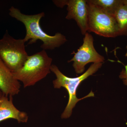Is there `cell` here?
Instances as JSON below:
<instances>
[{
	"label": "cell",
	"instance_id": "3957f363",
	"mask_svg": "<svg viewBox=\"0 0 127 127\" xmlns=\"http://www.w3.org/2000/svg\"><path fill=\"white\" fill-rule=\"evenodd\" d=\"M52 59L45 50L29 56L23 66L12 72L14 77L23 83L25 88L34 86L51 72Z\"/></svg>",
	"mask_w": 127,
	"mask_h": 127
},
{
	"label": "cell",
	"instance_id": "9c48e42d",
	"mask_svg": "<svg viewBox=\"0 0 127 127\" xmlns=\"http://www.w3.org/2000/svg\"><path fill=\"white\" fill-rule=\"evenodd\" d=\"M20 82L0 59V89L5 96H14L20 92Z\"/></svg>",
	"mask_w": 127,
	"mask_h": 127
},
{
	"label": "cell",
	"instance_id": "4fadbf2b",
	"mask_svg": "<svg viewBox=\"0 0 127 127\" xmlns=\"http://www.w3.org/2000/svg\"><path fill=\"white\" fill-rule=\"evenodd\" d=\"M53 2L57 7L63 8L66 5L68 0H53Z\"/></svg>",
	"mask_w": 127,
	"mask_h": 127
},
{
	"label": "cell",
	"instance_id": "30bf717a",
	"mask_svg": "<svg viewBox=\"0 0 127 127\" xmlns=\"http://www.w3.org/2000/svg\"><path fill=\"white\" fill-rule=\"evenodd\" d=\"M87 1L113 16L119 6L123 4V0H87Z\"/></svg>",
	"mask_w": 127,
	"mask_h": 127
},
{
	"label": "cell",
	"instance_id": "277c9868",
	"mask_svg": "<svg viewBox=\"0 0 127 127\" xmlns=\"http://www.w3.org/2000/svg\"><path fill=\"white\" fill-rule=\"evenodd\" d=\"M24 39H15L6 31L0 39V59L14 72L23 66L28 57Z\"/></svg>",
	"mask_w": 127,
	"mask_h": 127
},
{
	"label": "cell",
	"instance_id": "8fae6325",
	"mask_svg": "<svg viewBox=\"0 0 127 127\" xmlns=\"http://www.w3.org/2000/svg\"><path fill=\"white\" fill-rule=\"evenodd\" d=\"M113 16L118 26L119 36H127V5H121Z\"/></svg>",
	"mask_w": 127,
	"mask_h": 127
},
{
	"label": "cell",
	"instance_id": "52a82bcc",
	"mask_svg": "<svg viewBox=\"0 0 127 127\" xmlns=\"http://www.w3.org/2000/svg\"><path fill=\"white\" fill-rule=\"evenodd\" d=\"M67 20H74L84 35L88 32V7L86 0H68L67 4Z\"/></svg>",
	"mask_w": 127,
	"mask_h": 127
},
{
	"label": "cell",
	"instance_id": "5b68a950",
	"mask_svg": "<svg viewBox=\"0 0 127 127\" xmlns=\"http://www.w3.org/2000/svg\"><path fill=\"white\" fill-rule=\"evenodd\" d=\"M87 3L89 11L88 32L106 37L119 36L118 26L114 17Z\"/></svg>",
	"mask_w": 127,
	"mask_h": 127
},
{
	"label": "cell",
	"instance_id": "7a4b0ae2",
	"mask_svg": "<svg viewBox=\"0 0 127 127\" xmlns=\"http://www.w3.org/2000/svg\"><path fill=\"white\" fill-rule=\"evenodd\" d=\"M102 64V63H93L83 74L80 76L75 78L66 76L60 71L56 65L53 64L52 65L51 71L56 77V78L53 81L54 88L60 89L62 87L64 88L67 91L69 96L68 103L61 115L62 119L70 117L72 113L73 109L79 101L86 98L94 96V93L91 91L86 96L82 98H78L77 91L81 82L89 76L96 72L101 67Z\"/></svg>",
	"mask_w": 127,
	"mask_h": 127
},
{
	"label": "cell",
	"instance_id": "9a60e30c",
	"mask_svg": "<svg viewBox=\"0 0 127 127\" xmlns=\"http://www.w3.org/2000/svg\"><path fill=\"white\" fill-rule=\"evenodd\" d=\"M123 3L124 4L127 5V0H123Z\"/></svg>",
	"mask_w": 127,
	"mask_h": 127
},
{
	"label": "cell",
	"instance_id": "8992f818",
	"mask_svg": "<svg viewBox=\"0 0 127 127\" xmlns=\"http://www.w3.org/2000/svg\"><path fill=\"white\" fill-rule=\"evenodd\" d=\"M73 53L74 56L68 62H73V67L77 74L84 72L85 66L88 64L102 63L105 60L104 57L95 50L93 36L88 32L84 35L82 45L79 48L77 52Z\"/></svg>",
	"mask_w": 127,
	"mask_h": 127
},
{
	"label": "cell",
	"instance_id": "7c38bea8",
	"mask_svg": "<svg viewBox=\"0 0 127 127\" xmlns=\"http://www.w3.org/2000/svg\"><path fill=\"white\" fill-rule=\"evenodd\" d=\"M119 77L123 79L124 84L127 86V65L125 66V68L123 69L120 72Z\"/></svg>",
	"mask_w": 127,
	"mask_h": 127
},
{
	"label": "cell",
	"instance_id": "6da1fadb",
	"mask_svg": "<svg viewBox=\"0 0 127 127\" xmlns=\"http://www.w3.org/2000/svg\"><path fill=\"white\" fill-rule=\"evenodd\" d=\"M9 11L10 16L25 25L26 33L23 39L26 42L30 40L28 45L35 43L38 40H40L43 42L41 46L43 50H53L60 47L67 41L66 36L60 32L51 36L43 31L40 22L41 18L45 17L44 12L35 15H26L14 6H11Z\"/></svg>",
	"mask_w": 127,
	"mask_h": 127
},
{
	"label": "cell",
	"instance_id": "5bb4252c",
	"mask_svg": "<svg viewBox=\"0 0 127 127\" xmlns=\"http://www.w3.org/2000/svg\"><path fill=\"white\" fill-rule=\"evenodd\" d=\"M3 95H4V94L2 93V91H1L0 89V100L1 98L2 97Z\"/></svg>",
	"mask_w": 127,
	"mask_h": 127
},
{
	"label": "cell",
	"instance_id": "ba28073f",
	"mask_svg": "<svg viewBox=\"0 0 127 127\" xmlns=\"http://www.w3.org/2000/svg\"><path fill=\"white\" fill-rule=\"evenodd\" d=\"M28 114L26 112L18 110L13 103V96L3 95L0 100V123L12 119L18 123H26L28 121Z\"/></svg>",
	"mask_w": 127,
	"mask_h": 127
}]
</instances>
